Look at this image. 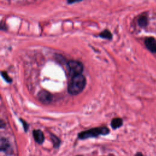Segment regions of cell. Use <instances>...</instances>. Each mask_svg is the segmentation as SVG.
I'll return each instance as SVG.
<instances>
[{
  "instance_id": "cell-1",
  "label": "cell",
  "mask_w": 156,
  "mask_h": 156,
  "mask_svg": "<svg viewBox=\"0 0 156 156\" xmlns=\"http://www.w3.org/2000/svg\"><path fill=\"white\" fill-rule=\"evenodd\" d=\"M86 84V78L83 74L74 76L68 86V92L72 95H77L83 91Z\"/></svg>"
},
{
  "instance_id": "cell-2",
  "label": "cell",
  "mask_w": 156,
  "mask_h": 156,
  "mask_svg": "<svg viewBox=\"0 0 156 156\" xmlns=\"http://www.w3.org/2000/svg\"><path fill=\"white\" fill-rule=\"evenodd\" d=\"M109 129L106 127H100L90 129L87 130L82 131L78 134V137L81 140L90 138L97 137L100 135H105L109 133Z\"/></svg>"
},
{
  "instance_id": "cell-3",
  "label": "cell",
  "mask_w": 156,
  "mask_h": 156,
  "mask_svg": "<svg viewBox=\"0 0 156 156\" xmlns=\"http://www.w3.org/2000/svg\"><path fill=\"white\" fill-rule=\"evenodd\" d=\"M67 69L69 74L73 77L82 74L84 70V65L80 61L71 60L67 63Z\"/></svg>"
},
{
  "instance_id": "cell-4",
  "label": "cell",
  "mask_w": 156,
  "mask_h": 156,
  "mask_svg": "<svg viewBox=\"0 0 156 156\" xmlns=\"http://www.w3.org/2000/svg\"><path fill=\"white\" fill-rule=\"evenodd\" d=\"M37 96L38 100L44 104H50L52 100V94L45 90L39 92Z\"/></svg>"
},
{
  "instance_id": "cell-5",
  "label": "cell",
  "mask_w": 156,
  "mask_h": 156,
  "mask_svg": "<svg viewBox=\"0 0 156 156\" xmlns=\"http://www.w3.org/2000/svg\"><path fill=\"white\" fill-rule=\"evenodd\" d=\"M145 45L152 53H156V40L152 37H147L145 40Z\"/></svg>"
},
{
  "instance_id": "cell-6",
  "label": "cell",
  "mask_w": 156,
  "mask_h": 156,
  "mask_svg": "<svg viewBox=\"0 0 156 156\" xmlns=\"http://www.w3.org/2000/svg\"><path fill=\"white\" fill-rule=\"evenodd\" d=\"M32 135L35 141L38 144H42L45 140V136L41 130L36 129L32 132Z\"/></svg>"
},
{
  "instance_id": "cell-7",
  "label": "cell",
  "mask_w": 156,
  "mask_h": 156,
  "mask_svg": "<svg viewBox=\"0 0 156 156\" xmlns=\"http://www.w3.org/2000/svg\"><path fill=\"white\" fill-rule=\"evenodd\" d=\"M110 125L113 129L119 128L123 125V120L120 118H115L112 120Z\"/></svg>"
},
{
  "instance_id": "cell-8",
  "label": "cell",
  "mask_w": 156,
  "mask_h": 156,
  "mask_svg": "<svg viewBox=\"0 0 156 156\" xmlns=\"http://www.w3.org/2000/svg\"><path fill=\"white\" fill-rule=\"evenodd\" d=\"M138 24L142 28H145L148 23V16L146 15H142L138 19Z\"/></svg>"
},
{
  "instance_id": "cell-9",
  "label": "cell",
  "mask_w": 156,
  "mask_h": 156,
  "mask_svg": "<svg viewBox=\"0 0 156 156\" xmlns=\"http://www.w3.org/2000/svg\"><path fill=\"white\" fill-rule=\"evenodd\" d=\"M99 37H100L101 38H106V39H109V40H110V39L112 38V34L111 33V32L108 30V29H105L104 31H102L101 32H100L99 34Z\"/></svg>"
},
{
  "instance_id": "cell-10",
  "label": "cell",
  "mask_w": 156,
  "mask_h": 156,
  "mask_svg": "<svg viewBox=\"0 0 156 156\" xmlns=\"http://www.w3.org/2000/svg\"><path fill=\"white\" fill-rule=\"evenodd\" d=\"M51 139L53 143V146L55 148H57L59 147L61 144V140L57 136L54 134H51Z\"/></svg>"
},
{
  "instance_id": "cell-11",
  "label": "cell",
  "mask_w": 156,
  "mask_h": 156,
  "mask_svg": "<svg viewBox=\"0 0 156 156\" xmlns=\"http://www.w3.org/2000/svg\"><path fill=\"white\" fill-rule=\"evenodd\" d=\"M10 148V145L9 142L4 138H2L1 139V150L6 151L7 150L9 149V148Z\"/></svg>"
},
{
  "instance_id": "cell-12",
  "label": "cell",
  "mask_w": 156,
  "mask_h": 156,
  "mask_svg": "<svg viewBox=\"0 0 156 156\" xmlns=\"http://www.w3.org/2000/svg\"><path fill=\"white\" fill-rule=\"evenodd\" d=\"M2 76L4 78V80L8 83H11L12 81V80L11 77L8 75V73L6 71H2Z\"/></svg>"
},
{
  "instance_id": "cell-13",
  "label": "cell",
  "mask_w": 156,
  "mask_h": 156,
  "mask_svg": "<svg viewBox=\"0 0 156 156\" xmlns=\"http://www.w3.org/2000/svg\"><path fill=\"white\" fill-rule=\"evenodd\" d=\"M20 121L23 124V128H24V130L25 131H27L28 130V123L25 121V120H23L22 119H20Z\"/></svg>"
},
{
  "instance_id": "cell-14",
  "label": "cell",
  "mask_w": 156,
  "mask_h": 156,
  "mask_svg": "<svg viewBox=\"0 0 156 156\" xmlns=\"http://www.w3.org/2000/svg\"><path fill=\"white\" fill-rule=\"evenodd\" d=\"M135 156H143L141 152H138L135 154Z\"/></svg>"
},
{
  "instance_id": "cell-15",
  "label": "cell",
  "mask_w": 156,
  "mask_h": 156,
  "mask_svg": "<svg viewBox=\"0 0 156 156\" xmlns=\"http://www.w3.org/2000/svg\"><path fill=\"white\" fill-rule=\"evenodd\" d=\"M77 156H81V155H77Z\"/></svg>"
}]
</instances>
